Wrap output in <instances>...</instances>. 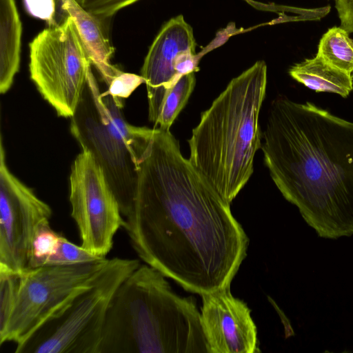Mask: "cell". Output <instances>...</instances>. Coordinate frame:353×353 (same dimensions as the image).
<instances>
[{
  "instance_id": "obj_24",
  "label": "cell",
  "mask_w": 353,
  "mask_h": 353,
  "mask_svg": "<svg viewBox=\"0 0 353 353\" xmlns=\"http://www.w3.org/2000/svg\"><path fill=\"white\" fill-rule=\"evenodd\" d=\"M74 1H76L77 3H78L79 4L81 3V0H74Z\"/></svg>"
},
{
  "instance_id": "obj_21",
  "label": "cell",
  "mask_w": 353,
  "mask_h": 353,
  "mask_svg": "<svg viewBox=\"0 0 353 353\" xmlns=\"http://www.w3.org/2000/svg\"><path fill=\"white\" fill-rule=\"evenodd\" d=\"M139 0H81V6L89 14L103 21L121 8Z\"/></svg>"
},
{
  "instance_id": "obj_4",
  "label": "cell",
  "mask_w": 353,
  "mask_h": 353,
  "mask_svg": "<svg viewBox=\"0 0 353 353\" xmlns=\"http://www.w3.org/2000/svg\"><path fill=\"white\" fill-rule=\"evenodd\" d=\"M266 87L267 65L259 61L232 79L202 112L188 141L191 164L229 203L250 179L261 148L259 121Z\"/></svg>"
},
{
  "instance_id": "obj_12",
  "label": "cell",
  "mask_w": 353,
  "mask_h": 353,
  "mask_svg": "<svg viewBox=\"0 0 353 353\" xmlns=\"http://www.w3.org/2000/svg\"><path fill=\"white\" fill-rule=\"evenodd\" d=\"M196 46L192 27L179 15L163 26L150 47L141 76L146 85L148 118L154 125L168 92L179 80L174 69L178 57L196 53Z\"/></svg>"
},
{
  "instance_id": "obj_3",
  "label": "cell",
  "mask_w": 353,
  "mask_h": 353,
  "mask_svg": "<svg viewBox=\"0 0 353 353\" xmlns=\"http://www.w3.org/2000/svg\"><path fill=\"white\" fill-rule=\"evenodd\" d=\"M140 265L120 284L107 312L98 353H209L193 297Z\"/></svg>"
},
{
  "instance_id": "obj_1",
  "label": "cell",
  "mask_w": 353,
  "mask_h": 353,
  "mask_svg": "<svg viewBox=\"0 0 353 353\" xmlns=\"http://www.w3.org/2000/svg\"><path fill=\"white\" fill-rule=\"evenodd\" d=\"M224 200L181 154L170 130L149 128L123 228L146 264L200 296L230 287L248 236Z\"/></svg>"
},
{
  "instance_id": "obj_2",
  "label": "cell",
  "mask_w": 353,
  "mask_h": 353,
  "mask_svg": "<svg viewBox=\"0 0 353 353\" xmlns=\"http://www.w3.org/2000/svg\"><path fill=\"white\" fill-rule=\"evenodd\" d=\"M262 138L272 181L307 225L322 238L353 235V123L278 97Z\"/></svg>"
},
{
  "instance_id": "obj_15",
  "label": "cell",
  "mask_w": 353,
  "mask_h": 353,
  "mask_svg": "<svg viewBox=\"0 0 353 353\" xmlns=\"http://www.w3.org/2000/svg\"><path fill=\"white\" fill-rule=\"evenodd\" d=\"M289 74L316 92H333L347 97L353 90L352 74L330 65L317 54L292 66Z\"/></svg>"
},
{
  "instance_id": "obj_8",
  "label": "cell",
  "mask_w": 353,
  "mask_h": 353,
  "mask_svg": "<svg viewBox=\"0 0 353 353\" xmlns=\"http://www.w3.org/2000/svg\"><path fill=\"white\" fill-rule=\"evenodd\" d=\"M95 261L63 265H43L21 274L18 297L0 345L25 340L63 306L78 290L88 284L108 261Z\"/></svg>"
},
{
  "instance_id": "obj_16",
  "label": "cell",
  "mask_w": 353,
  "mask_h": 353,
  "mask_svg": "<svg viewBox=\"0 0 353 353\" xmlns=\"http://www.w3.org/2000/svg\"><path fill=\"white\" fill-rule=\"evenodd\" d=\"M316 54L336 68L353 72V40L342 27L331 28L323 35Z\"/></svg>"
},
{
  "instance_id": "obj_22",
  "label": "cell",
  "mask_w": 353,
  "mask_h": 353,
  "mask_svg": "<svg viewBox=\"0 0 353 353\" xmlns=\"http://www.w3.org/2000/svg\"><path fill=\"white\" fill-rule=\"evenodd\" d=\"M23 3L31 16L45 21L49 26L58 25L56 0H23Z\"/></svg>"
},
{
  "instance_id": "obj_14",
  "label": "cell",
  "mask_w": 353,
  "mask_h": 353,
  "mask_svg": "<svg viewBox=\"0 0 353 353\" xmlns=\"http://www.w3.org/2000/svg\"><path fill=\"white\" fill-rule=\"evenodd\" d=\"M22 26L14 0H0V92L8 91L20 64Z\"/></svg>"
},
{
  "instance_id": "obj_5",
  "label": "cell",
  "mask_w": 353,
  "mask_h": 353,
  "mask_svg": "<svg viewBox=\"0 0 353 353\" xmlns=\"http://www.w3.org/2000/svg\"><path fill=\"white\" fill-rule=\"evenodd\" d=\"M121 98L101 92L91 70L74 114L70 131L82 150L89 151L101 167L118 201L121 212L135 190L138 161L148 128L130 124Z\"/></svg>"
},
{
  "instance_id": "obj_9",
  "label": "cell",
  "mask_w": 353,
  "mask_h": 353,
  "mask_svg": "<svg viewBox=\"0 0 353 353\" xmlns=\"http://www.w3.org/2000/svg\"><path fill=\"white\" fill-rule=\"evenodd\" d=\"M69 183L71 216L81 245L97 256L105 257L123 218L103 170L89 151L82 150L75 158Z\"/></svg>"
},
{
  "instance_id": "obj_10",
  "label": "cell",
  "mask_w": 353,
  "mask_h": 353,
  "mask_svg": "<svg viewBox=\"0 0 353 353\" xmlns=\"http://www.w3.org/2000/svg\"><path fill=\"white\" fill-rule=\"evenodd\" d=\"M50 207L8 169L0 143V264L21 274L29 269L39 227L50 222Z\"/></svg>"
},
{
  "instance_id": "obj_11",
  "label": "cell",
  "mask_w": 353,
  "mask_h": 353,
  "mask_svg": "<svg viewBox=\"0 0 353 353\" xmlns=\"http://www.w3.org/2000/svg\"><path fill=\"white\" fill-rule=\"evenodd\" d=\"M201 323L209 353L259 352L251 310L230 287L201 295Z\"/></svg>"
},
{
  "instance_id": "obj_17",
  "label": "cell",
  "mask_w": 353,
  "mask_h": 353,
  "mask_svg": "<svg viewBox=\"0 0 353 353\" xmlns=\"http://www.w3.org/2000/svg\"><path fill=\"white\" fill-rule=\"evenodd\" d=\"M196 85L195 72L182 76L168 92L154 127L170 130L185 106Z\"/></svg>"
},
{
  "instance_id": "obj_20",
  "label": "cell",
  "mask_w": 353,
  "mask_h": 353,
  "mask_svg": "<svg viewBox=\"0 0 353 353\" xmlns=\"http://www.w3.org/2000/svg\"><path fill=\"white\" fill-rule=\"evenodd\" d=\"M99 257L81 245H77L61 235L59 246L55 253L48 259L46 265H63L84 263L95 261Z\"/></svg>"
},
{
  "instance_id": "obj_23",
  "label": "cell",
  "mask_w": 353,
  "mask_h": 353,
  "mask_svg": "<svg viewBox=\"0 0 353 353\" xmlns=\"http://www.w3.org/2000/svg\"><path fill=\"white\" fill-rule=\"evenodd\" d=\"M341 21V27L349 34L353 33V0H334Z\"/></svg>"
},
{
  "instance_id": "obj_7",
  "label": "cell",
  "mask_w": 353,
  "mask_h": 353,
  "mask_svg": "<svg viewBox=\"0 0 353 353\" xmlns=\"http://www.w3.org/2000/svg\"><path fill=\"white\" fill-rule=\"evenodd\" d=\"M30 78L59 117L71 118L91 69L86 48L73 18L40 32L30 43Z\"/></svg>"
},
{
  "instance_id": "obj_25",
  "label": "cell",
  "mask_w": 353,
  "mask_h": 353,
  "mask_svg": "<svg viewBox=\"0 0 353 353\" xmlns=\"http://www.w3.org/2000/svg\"><path fill=\"white\" fill-rule=\"evenodd\" d=\"M352 78H353V72L352 73Z\"/></svg>"
},
{
  "instance_id": "obj_19",
  "label": "cell",
  "mask_w": 353,
  "mask_h": 353,
  "mask_svg": "<svg viewBox=\"0 0 353 353\" xmlns=\"http://www.w3.org/2000/svg\"><path fill=\"white\" fill-rule=\"evenodd\" d=\"M60 237L61 234L51 228L50 222L39 227L32 244L29 269L46 265L48 259L55 253Z\"/></svg>"
},
{
  "instance_id": "obj_18",
  "label": "cell",
  "mask_w": 353,
  "mask_h": 353,
  "mask_svg": "<svg viewBox=\"0 0 353 353\" xmlns=\"http://www.w3.org/2000/svg\"><path fill=\"white\" fill-rule=\"evenodd\" d=\"M21 274L0 264V333L9 321L16 303Z\"/></svg>"
},
{
  "instance_id": "obj_6",
  "label": "cell",
  "mask_w": 353,
  "mask_h": 353,
  "mask_svg": "<svg viewBox=\"0 0 353 353\" xmlns=\"http://www.w3.org/2000/svg\"><path fill=\"white\" fill-rule=\"evenodd\" d=\"M137 259H108L97 275L25 340L15 353H98L110 301Z\"/></svg>"
},
{
  "instance_id": "obj_13",
  "label": "cell",
  "mask_w": 353,
  "mask_h": 353,
  "mask_svg": "<svg viewBox=\"0 0 353 353\" xmlns=\"http://www.w3.org/2000/svg\"><path fill=\"white\" fill-rule=\"evenodd\" d=\"M56 1L58 21H60V15L62 21L69 15L73 18L92 64L109 87L123 72L110 62L114 48L105 30L103 21L87 12L74 0Z\"/></svg>"
}]
</instances>
